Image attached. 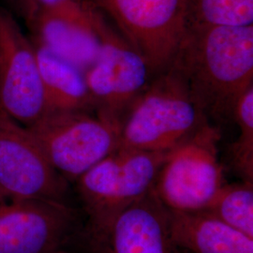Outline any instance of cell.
<instances>
[{
	"instance_id": "cell-1",
	"label": "cell",
	"mask_w": 253,
	"mask_h": 253,
	"mask_svg": "<svg viewBox=\"0 0 253 253\" xmlns=\"http://www.w3.org/2000/svg\"><path fill=\"white\" fill-rule=\"evenodd\" d=\"M170 67L206 118H232L236 101L253 85V26L189 25Z\"/></svg>"
},
{
	"instance_id": "cell-2",
	"label": "cell",
	"mask_w": 253,
	"mask_h": 253,
	"mask_svg": "<svg viewBox=\"0 0 253 253\" xmlns=\"http://www.w3.org/2000/svg\"><path fill=\"white\" fill-rule=\"evenodd\" d=\"M155 76L122 118L118 147L167 153L209 122L174 69Z\"/></svg>"
},
{
	"instance_id": "cell-3",
	"label": "cell",
	"mask_w": 253,
	"mask_h": 253,
	"mask_svg": "<svg viewBox=\"0 0 253 253\" xmlns=\"http://www.w3.org/2000/svg\"><path fill=\"white\" fill-rule=\"evenodd\" d=\"M27 127L68 182H75L119 145L120 122L98 112H48Z\"/></svg>"
},
{
	"instance_id": "cell-4",
	"label": "cell",
	"mask_w": 253,
	"mask_h": 253,
	"mask_svg": "<svg viewBox=\"0 0 253 253\" xmlns=\"http://www.w3.org/2000/svg\"><path fill=\"white\" fill-rule=\"evenodd\" d=\"M219 138L218 128L208 122L166 153L152 190L164 208L174 212L208 208L225 184L218 159Z\"/></svg>"
},
{
	"instance_id": "cell-5",
	"label": "cell",
	"mask_w": 253,
	"mask_h": 253,
	"mask_svg": "<svg viewBox=\"0 0 253 253\" xmlns=\"http://www.w3.org/2000/svg\"><path fill=\"white\" fill-rule=\"evenodd\" d=\"M145 58L151 74L167 70L188 29L189 0H90Z\"/></svg>"
},
{
	"instance_id": "cell-6",
	"label": "cell",
	"mask_w": 253,
	"mask_h": 253,
	"mask_svg": "<svg viewBox=\"0 0 253 253\" xmlns=\"http://www.w3.org/2000/svg\"><path fill=\"white\" fill-rule=\"evenodd\" d=\"M165 156L118 147L83 173L75 183L87 222L112 217L152 191Z\"/></svg>"
},
{
	"instance_id": "cell-7",
	"label": "cell",
	"mask_w": 253,
	"mask_h": 253,
	"mask_svg": "<svg viewBox=\"0 0 253 253\" xmlns=\"http://www.w3.org/2000/svg\"><path fill=\"white\" fill-rule=\"evenodd\" d=\"M81 239L88 253H185L172 239L168 210L152 191L112 217L86 222Z\"/></svg>"
},
{
	"instance_id": "cell-8",
	"label": "cell",
	"mask_w": 253,
	"mask_h": 253,
	"mask_svg": "<svg viewBox=\"0 0 253 253\" xmlns=\"http://www.w3.org/2000/svg\"><path fill=\"white\" fill-rule=\"evenodd\" d=\"M68 184L27 126L0 112V199L65 203Z\"/></svg>"
},
{
	"instance_id": "cell-9",
	"label": "cell",
	"mask_w": 253,
	"mask_h": 253,
	"mask_svg": "<svg viewBox=\"0 0 253 253\" xmlns=\"http://www.w3.org/2000/svg\"><path fill=\"white\" fill-rule=\"evenodd\" d=\"M84 75L97 112L119 122L152 76L145 58L104 16L100 54Z\"/></svg>"
},
{
	"instance_id": "cell-10",
	"label": "cell",
	"mask_w": 253,
	"mask_h": 253,
	"mask_svg": "<svg viewBox=\"0 0 253 253\" xmlns=\"http://www.w3.org/2000/svg\"><path fill=\"white\" fill-rule=\"evenodd\" d=\"M0 112L25 126L47 113L35 44L1 7Z\"/></svg>"
},
{
	"instance_id": "cell-11",
	"label": "cell",
	"mask_w": 253,
	"mask_h": 253,
	"mask_svg": "<svg viewBox=\"0 0 253 253\" xmlns=\"http://www.w3.org/2000/svg\"><path fill=\"white\" fill-rule=\"evenodd\" d=\"M76 225L75 211L64 202L0 199V253H52Z\"/></svg>"
},
{
	"instance_id": "cell-12",
	"label": "cell",
	"mask_w": 253,
	"mask_h": 253,
	"mask_svg": "<svg viewBox=\"0 0 253 253\" xmlns=\"http://www.w3.org/2000/svg\"><path fill=\"white\" fill-rule=\"evenodd\" d=\"M103 14L88 0H67L42 10L29 25L38 45L85 72L101 47Z\"/></svg>"
},
{
	"instance_id": "cell-13",
	"label": "cell",
	"mask_w": 253,
	"mask_h": 253,
	"mask_svg": "<svg viewBox=\"0 0 253 253\" xmlns=\"http://www.w3.org/2000/svg\"><path fill=\"white\" fill-rule=\"evenodd\" d=\"M168 213L172 239L184 253H253V238L207 211Z\"/></svg>"
},
{
	"instance_id": "cell-14",
	"label": "cell",
	"mask_w": 253,
	"mask_h": 253,
	"mask_svg": "<svg viewBox=\"0 0 253 253\" xmlns=\"http://www.w3.org/2000/svg\"><path fill=\"white\" fill-rule=\"evenodd\" d=\"M48 112L87 111L95 108L84 72L35 44Z\"/></svg>"
},
{
	"instance_id": "cell-15",
	"label": "cell",
	"mask_w": 253,
	"mask_h": 253,
	"mask_svg": "<svg viewBox=\"0 0 253 253\" xmlns=\"http://www.w3.org/2000/svg\"><path fill=\"white\" fill-rule=\"evenodd\" d=\"M203 211L253 238V183L224 184Z\"/></svg>"
},
{
	"instance_id": "cell-16",
	"label": "cell",
	"mask_w": 253,
	"mask_h": 253,
	"mask_svg": "<svg viewBox=\"0 0 253 253\" xmlns=\"http://www.w3.org/2000/svg\"><path fill=\"white\" fill-rule=\"evenodd\" d=\"M253 26V0H189L188 26Z\"/></svg>"
},
{
	"instance_id": "cell-17",
	"label": "cell",
	"mask_w": 253,
	"mask_h": 253,
	"mask_svg": "<svg viewBox=\"0 0 253 253\" xmlns=\"http://www.w3.org/2000/svg\"><path fill=\"white\" fill-rule=\"evenodd\" d=\"M232 118L239 128L232 147L233 163L243 181L253 183V85L236 101Z\"/></svg>"
},
{
	"instance_id": "cell-18",
	"label": "cell",
	"mask_w": 253,
	"mask_h": 253,
	"mask_svg": "<svg viewBox=\"0 0 253 253\" xmlns=\"http://www.w3.org/2000/svg\"><path fill=\"white\" fill-rule=\"evenodd\" d=\"M30 24L46 9L63 3L67 0H11Z\"/></svg>"
},
{
	"instance_id": "cell-19",
	"label": "cell",
	"mask_w": 253,
	"mask_h": 253,
	"mask_svg": "<svg viewBox=\"0 0 253 253\" xmlns=\"http://www.w3.org/2000/svg\"><path fill=\"white\" fill-rule=\"evenodd\" d=\"M52 253H73V252H69V251H66V250H64V249H59V250H57V251H54Z\"/></svg>"
},
{
	"instance_id": "cell-20",
	"label": "cell",
	"mask_w": 253,
	"mask_h": 253,
	"mask_svg": "<svg viewBox=\"0 0 253 253\" xmlns=\"http://www.w3.org/2000/svg\"></svg>"
}]
</instances>
